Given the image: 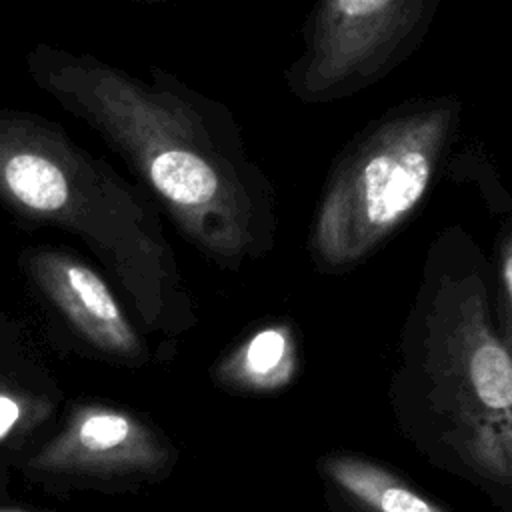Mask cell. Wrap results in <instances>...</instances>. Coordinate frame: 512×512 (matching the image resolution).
I'll return each mask as SVG.
<instances>
[{
	"label": "cell",
	"instance_id": "5",
	"mask_svg": "<svg viewBox=\"0 0 512 512\" xmlns=\"http://www.w3.org/2000/svg\"><path fill=\"white\" fill-rule=\"evenodd\" d=\"M442 0H314L302 52L284 68L302 104L356 96L404 64L432 30Z\"/></svg>",
	"mask_w": 512,
	"mask_h": 512
},
{
	"label": "cell",
	"instance_id": "11",
	"mask_svg": "<svg viewBox=\"0 0 512 512\" xmlns=\"http://www.w3.org/2000/svg\"><path fill=\"white\" fill-rule=\"evenodd\" d=\"M490 270H492L496 318L504 338L512 342V220H510V214L502 216L500 228L496 232Z\"/></svg>",
	"mask_w": 512,
	"mask_h": 512
},
{
	"label": "cell",
	"instance_id": "4",
	"mask_svg": "<svg viewBox=\"0 0 512 512\" xmlns=\"http://www.w3.org/2000/svg\"><path fill=\"white\" fill-rule=\"evenodd\" d=\"M462 118L464 104L452 94L414 96L386 108L340 148L306 234L316 272L350 274L400 232L446 172Z\"/></svg>",
	"mask_w": 512,
	"mask_h": 512
},
{
	"label": "cell",
	"instance_id": "12",
	"mask_svg": "<svg viewBox=\"0 0 512 512\" xmlns=\"http://www.w3.org/2000/svg\"><path fill=\"white\" fill-rule=\"evenodd\" d=\"M50 412L48 400L24 398L0 392V440L14 430H26L42 422Z\"/></svg>",
	"mask_w": 512,
	"mask_h": 512
},
{
	"label": "cell",
	"instance_id": "6",
	"mask_svg": "<svg viewBox=\"0 0 512 512\" xmlns=\"http://www.w3.org/2000/svg\"><path fill=\"white\" fill-rule=\"evenodd\" d=\"M180 452L146 414L100 400L76 402L28 468L62 486L132 494L166 482Z\"/></svg>",
	"mask_w": 512,
	"mask_h": 512
},
{
	"label": "cell",
	"instance_id": "1",
	"mask_svg": "<svg viewBox=\"0 0 512 512\" xmlns=\"http://www.w3.org/2000/svg\"><path fill=\"white\" fill-rule=\"evenodd\" d=\"M24 64L44 94L126 162L206 262L240 272L276 248L274 182L224 102L168 70L138 76L46 42L34 44Z\"/></svg>",
	"mask_w": 512,
	"mask_h": 512
},
{
	"label": "cell",
	"instance_id": "2",
	"mask_svg": "<svg viewBox=\"0 0 512 512\" xmlns=\"http://www.w3.org/2000/svg\"><path fill=\"white\" fill-rule=\"evenodd\" d=\"M388 398L420 456L512 512V342L496 318L490 256L462 224L426 248Z\"/></svg>",
	"mask_w": 512,
	"mask_h": 512
},
{
	"label": "cell",
	"instance_id": "14",
	"mask_svg": "<svg viewBox=\"0 0 512 512\" xmlns=\"http://www.w3.org/2000/svg\"><path fill=\"white\" fill-rule=\"evenodd\" d=\"M0 512H30V510H24V508H4V506H0Z\"/></svg>",
	"mask_w": 512,
	"mask_h": 512
},
{
	"label": "cell",
	"instance_id": "3",
	"mask_svg": "<svg viewBox=\"0 0 512 512\" xmlns=\"http://www.w3.org/2000/svg\"><path fill=\"white\" fill-rule=\"evenodd\" d=\"M0 208L20 228L76 236L142 332L178 338L196 328V302L154 198L58 122L0 106Z\"/></svg>",
	"mask_w": 512,
	"mask_h": 512
},
{
	"label": "cell",
	"instance_id": "13",
	"mask_svg": "<svg viewBox=\"0 0 512 512\" xmlns=\"http://www.w3.org/2000/svg\"><path fill=\"white\" fill-rule=\"evenodd\" d=\"M136 4H144V6H162V4H174V2H182V0H130Z\"/></svg>",
	"mask_w": 512,
	"mask_h": 512
},
{
	"label": "cell",
	"instance_id": "10",
	"mask_svg": "<svg viewBox=\"0 0 512 512\" xmlns=\"http://www.w3.org/2000/svg\"><path fill=\"white\" fill-rule=\"evenodd\" d=\"M446 172L454 180H462V182L472 180V182H478L476 184L478 188L482 184L480 192L488 208L502 216L510 214V196L504 190V186L498 182V176L480 146H468L462 152H452L446 164Z\"/></svg>",
	"mask_w": 512,
	"mask_h": 512
},
{
	"label": "cell",
	"instance_id": "9",
	"mask_svg": "<svg viewBox=\"0 0 512 512\" xmlns=\"http://www.w3.org/2000/svg\"><path fill=\"white\" fill-rule=\"evenodd\" d=\"M302 368L300 336L290 318H264L234 340L210 366L216 388L246 398L276 396Z\"/></svg>",
	"mask_w": 512,
	"mask_h": 512
},
{
	"label": "cell",
	"instance_id": "8",
	"mask_svg": "<svg viewBox=\"0 0 512 512\" xmlns=\"http://www.w3.org/2000/svg\"><path fill=\"white\" fill-rule=\"evenodd\" d=\"M314 468L330 512H454L400 470L362 452L326 450Z\"/></svg>",
	"mask_w": 512,
	"mask_h": 512
},
{
	"label": "cell",
	"instance_id": "7",
	"mask_svg": "<svg viewBox=\"0 0 512 512\" xmlns=\"http://www.w3.org/2000/svg\"><path fill=\"white\" fill-rule=\"evenodd\" d=\"M18 268L44 304L94 356L130 370L146 368L152 352L110 280L66 246L34 244Z\"/></svg>",
	"mask_w": 512,
	"mask_h": 512
}]
</instances>
